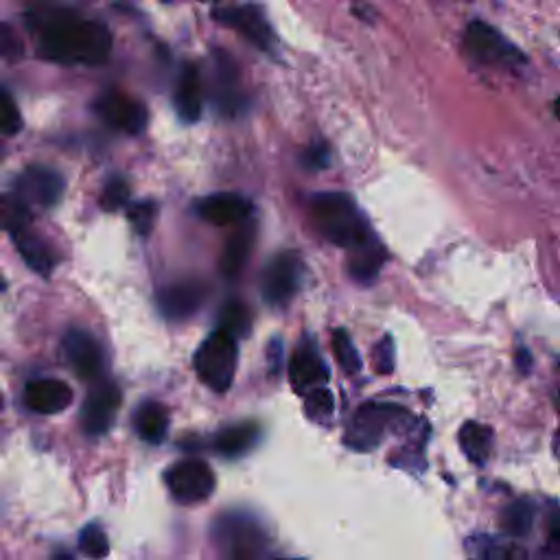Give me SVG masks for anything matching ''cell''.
Wrapping results in <instances>:
<instances>
[{
	"mask_svg": "<svg viewBox=\"0 0 560 560\" xmlns=\"http://www.w3.org/2000/svg\"><path fill=\"white\" fill-rule=\"evenodd\" d=\"M40 58L64 66H97L110 58L112 34L104 23L69 12H40L29 16Z\"/></svg>",
	"mask_w": 560,
	"mask_h": 560,
	"instance_id": "6da1fadb",
	"label": "cell"
},
{
	"mask_svg": "<svg viewBox=\"0 0 560 560\" xmlns=\"http://www.w3.org/2000/svg\"><path fill=\"white\" fill-rule=\"evenodd\" d=\"M309 210L318 232L338 247L353 252L377 239L362 208L346 193H318L312 197Z\"/></svg>",
	"mask_w": 560,
	"mask_h": 560,
	"instance_id": "7a4b0ae2",
	"label": "cell"
},
{
	"mask_svg": "<svg viewBox=\"0 0 560 560\" xmlns=\"http://www.w3.org/2000/svg\"><path fill=\"white\" fill-rule=\"evenodd\" d=\"M416 425V418L410 410L394 403H366L362 405L349 427L344 442L353 451H373L381 445L390 431H407Z\"/></svg>",
	"mask_w": 560,
	"mask_h": 560,
	"instance_id": "3957f363",
	"label": "cell"
},
{
	"mask_svg": "<svg viewBox=\"0 0 560 560\" xmlns=\"http://www.w3.org/2000/svg\"><path fill=\"white\" fill-rule=\"evenodd\" d=\"M239 364V344L236 340L217 329L212 331L195 351L193 366L197 377L212 390V392H226L236 375Z\"/></svg>",
	"mask_w": 560,
	"mask_h": 560,
	"instance_id": "277c9868",
	"label": "cell"
},
{
	"mask_svg": "<svg viewBox=\"0 0 560 560\" xmlns=\"http://www.w3.org/2000/svg\"><path fill=\"white\" fill-rule=\"evenodd\" d=\"M212 534L223 547L228 560H260L267 534L252 514L228 512L215 521Z\"/></svg>",
	"mask_w": 560,
	"mask_h": 560,
	"instance_id": "5b68a950",
	"label": "cell"
},
{
	"mask_svg": "<svg viewBox=\"0 0 560 560\" xmlns=\"http://www.w3.org/2000/svg\"><path fill=\"white\" fill-rule=\"evenodd\" d=\"M464 49L475 62L484 66L514 71L527 64V58L523 56V51L484 21H471L466 25Z\"/></svg>",
	"mask_w": 560,
	"mask_h": 560,
	"instance_id": "8992f818",
	"label": "cell"
},
{
	"mask_svg": "<svg viewBox=\"0 0 560 560\" xmlns=\"http://www.w3.org/2000/svg\"><path fill=\"white\" fill-rule=\"evenodd\" d=\"M305 278V263L299 252H280L263 273V299L271 307H285L299 294Z\"/></svg>",
	"mask_w": 560,
	"mask_h": 560,
	"instance_id": "52a82bcc",
	"label": "cell"
},
{
	"mask_svg": "<svg viewBox=\"0 0 560 560\" xmlns=\"http://www.w3.org/2000/svg\"><path fill=\"white\" fill-rule=\"evenodd\" d=\"M171 497L180 503H199L206 501L217 486L212 468L197 458L175 462L165 475Z\"/></svg>",
	"mask_w": 560,
	"mask_h": 560,
	"instance_id": "ba28073f",
	"label": "cell"
},
{
	"mask_svg": "<svg viewBox=\"0 0 560 560\" xmlns=\"http://www.w3.org/2000/svg\"><path fill=\"white\" fill-rule=\"evenodd\" d=\"M64 191H66L64 175L42 165L27 167L14 184V193L25 204L38 206V208H53L62 199Z\"/></svg>",
	"mask_w": 560,
	"mask_h": 560,
	"instance_id": "9c48e42d",
	"label": "cell"
},
{
	"mask_svg": "<svg viewBox=\"0 0 560 560\" xmlns=\"http://www.w3.org/2000/svg\"><path fill=\"white\" fill-rule=\"evenodd\" d=\"M99 117L114 130L123 132V134H143L145 127H147V121H149V114H147V108L121 93V90H108L99 97V101L95 104Z\"/></svg>",
	"mask_w": 560,
	"mask_h": 560,
	"instance_id": "30bf717a",
	"label": "cell"
},
{
	"mask_svg": "<svg viewBox=\"0 0 560 560\" xmlns=\"http://www.w3.org/2000/svg\"><path fill=\"white\" fill-rule=\"evenodd\" d=\"M121 390L114 381H99L84 401L82 407V427L88 436L99 438L110 431L119 407H121Z\"/></svg>",
	"mask_w": 560,
	"mask_h": 560,
	"instance_id": "8fae6325",
	"label": "cell"
},
{
	"mask_svg": "<svg viewBox=\"0 0 560 560\" xmlns=\"http://www.w3.org/2000/svg\"><path fill=\"white\" fill-rule=\"evenodd\" d=\"M212 19L230 29H236L247 38L254 47L263 51H271L276 45L273 29L265 21V14L254 5H236V8H215Z\"/></svg>",
	"mask_w": 560,
	"mask_h": 560,
	"instance_id": "7c38bea8",
	"label": "cell"
},
{
	"mask_svg": "<svg viewBox=\"0 0 560 560\" xmlns=\"http://www.w3.org/2000/svg\"><path fill=\"white\" fill-rule=\"evenodd\" d=\"M62 351L80 379L99 381L104 377V351L88 331L71 329L62 340Z\"/></svg>",
	"mask_w": 560,
	"mask_h": 560,
	"instance_id": "4fadbf2b",
	"label": "cell"
},
{
	"mask_svg": "<svg viewBox=\"0 0 560 560\" xmlns=\"http://www.w3.org/2000/svg\"><path fill=\"white\" fill-rule=\"evenodd\" d=\"M206 288L199 280H180L158 292V309L167 320H188L206 301Z\"/></svg>",
	"mask_w": 560,
	"mask_h": 560,
	"instance_id": "5bb4252c",
	"label": "cell"
},
{
	"mask_svg": "<svg viewBox=\"0 0 560 560\" xmlns=\"http://www.w3.org/2000/svg\"><path fill=\"white\" fill-rule=\"evenodd\" d=\"M290 379L294 390L301 394L325 388V384L329 381V368L320 357L318 346L309 338L299 344L290 360Z\"/></svg>",
	"mask_w": 560,
	"mask_h": 560,
	"instance_id": "9a60e30c",
	"label": "cell"
},
{
	"mask_svg": "<svg viewBox=\"0 0 560 560\" xmlns=\"http://www.w3.org/2000/svg\"><path fill=\"white\" fill-rule=\"evenodd\" d=\"M197 215L212 226H241L252 215V204L236 193H215L195 204Z\"/></svg>",
	"mask_w": 560,
	"mask_h": 560,
	"instance_id": "2e32d148",
	"label": "cell"
},
{
	"mask_svg": "<svg viewBox=\"0 0 560 560\" xmlns=\"http://www.w3.org/2000/svg\"><path fill=\"white\" fill-rule=\"evenodd\" d=\"M25 403L32 412L51 416L71 407L73 390L60 379H36L25 388Z\"/></svg>",
	"mask_w": 560,
	"mask_h": 560,
	"instance_id": "e0dca14e",
	"label": "cell"
},
{
	"mask_svg": "<svg viewBox=\"0 0 560 560\" xmlns=\"http://www.w3.org/2000/svg\"><path fill=\"white\" fill-rule=\"evenodd\" d=\"M175 110L182 121L195 123L199 121L204 112V90H202V77L195 64H186L178 77L175 95H173Z\"/></svg>",
	"mask_w": 560,
	"mask_h": 560,
	"instance_id": "ac0fdd59",
	"label": "cell"
},
{
	"mask_svg": "<svg viewBox=\"0 0 560 560\" xmlns=\"http://www.w3.org/2000/svg\"><path fill=\"white\" fill-rule=\"evenodd\" d=\"M386 258H388V252L377 236L375 241L349 252V273L353 280H357V283L370 285L381 273Z\"/></svg>",
	"mask_w": 560,
	"mask_h": 560,
	"instance_id": "d6986e66",
	"label": "cell"
},
{
	"mask_svg": "<svg viewBox=\"0 0 560 560\" xmlns=\"http://www.w3.org/2000/svg\"><path fill=\"white\" fill-rule=\"evenodd\" d=\"M254 236H256V230L252 223H241L230 234V239L226 241L221 260H219V269L226 278H234L243 271V267L252 254V247H254Z\"/></svg>",
	"mask_w": 560,
	"mask_h": 560,
	"instance_id": "ffe728a7",
	"label": "cell"
},
{
	"mask_svg": "<svg viewBox=\"0 0 560 560\" xmlns=\"http://www.w3.org/2000/svg\"><path fill=\"white\" fill-rule=\"evenodd\" d=\"M258 436H260V429L256 423H239L221 429L215 436L212 447L223 458H241L258 442Z\"/></svg>",
	"mask_w": 560,
	"mask_h": 560,
	"instance_id": "44dd1931",
	"label": "cell"
},
{
	"mask_svg": "<svg viewBox=\"0 0 560 560\" xmlns=\"http://www.w3.org/2000/svg\"><path fill=\"white\" fill-rule=\"evenodd\" d=\"M14 239V245L19 249V254L23 256V260L38 273V276H45L49 278L58 265L51 247L40 239L36 236L34 232L29 230H23L19 234L12 236Z\"/></svg>",
	"mask_w": 560,
	"mask_h": 560,
	"instance_id": "7402d4cb",
	"label": "cell"
},
{
	"mask_svg": "<svg viewBox=\"0 0 560 560\" xmlns=\"http://www.w3.org/2000/svg\"><path fill=\"white\" fill-rule=\"evenodd\" d=\"M134 429L141 440L160 445L169 431V414L158 401H143L134 412Z\"/></svg>",
	"mask_w": 560,
	"mask_h": 560,
	"instance_id": "603a6c76",
	"label": "cell"
},
{
	"mask_svg": "<svg viewBox=\"0 0 560 560\" xmlns=\"http://www.w3.org/2000/svg\"><path fill=\"white\" fill-rule=\"evenodd\" d=\"M458 442H460L464 455H466L473 464L482 466V464L488 460L490 449H492V431H490L486 425L477 423V421H466V423L460 427Z\"/></svg>",
	"mask_w": 560,
	"mask_h": 560,
	"instance_id": "cb8c5ba5",
	"label": "cell"
},
{
	"mask_svg": "<svg viewBox=\"0 0 560 560\" xmlns=\"http://www.w3.org/2000/svg\"><path fill=\"white\" fill-rule=\"evenodd\" d=\"M215 60H217V82H219V88H217L219 106L228 117H234L241 108V99L236 90V66L223 51H219Z\"/></svg>",
	"mask_w": 560,
	"mask_h": 560,
	"instance_id": "d4e9b609",
	"label": "cell"
},
{
	"mask_svg": "<svg viewBox=\"0 0 560 560\" xmlns=\"http://www.w3.org/2000/svg\"><path fill=\"white\" fill-rule=\"evenodd\" d=\"M32 221H34L32 206L25 204L16 193L0 195V230H5L14 236L23 230H29Z\"/></svg>",
	"mask_w": 560,
	"mask_h": 560,
	"instance_id": "484cf974",
	"label": "cell"
},
{
	"mask_svg": "<svg viewBox=\"0 0 560 560\" xmlns=\"http://www.w3.org/2000/svg\"><path fill=\"white\" fill-rule=\"evenodd\" d=\"M534 523V506L527 499H516L512 501L503 514H501V527L510 536H523L532 529Z\"/></svg>",
	"mask_w": 560,
	"mask_h": 560,
	"instance_id": "4316f807",
	"label": "cell"
},
{
	"mask_svg": "<svg viewBox=\"0 0 560 560\" xmlns=\"http://www.w3.org/2000/svg\"><path fill=\"white\" fill-rule=\"evenodd\" d=\"M219 329L230 333L234 340L236 338H245L252 329V314L249 309L239 303V301H230L221 314H219Z\"/></svg>",
	"mask_w": 560,
	"mask_h": 560,
	"instance_id": "83f0119b",
	"label": "cell"
},
{
	"mask_svg": "<svg viewBox=\"0 0 560 560\" xmlns=\"http://www.w3.org/2000/svg\"><path fill=\"white\" fill-rule=\"evenodd\" d=\"M331 346H333V355H336L338 364L342 366V370L346 375H357L362 370V357H360L351 336L344 329H336L333 331Z\"/></svg>",
	"mask_w": 560,
	"mask_h": 560,
	"instance_id": "f1b7e54d",
	"label": "cell"
},
{
	"mask_svg": "<svg viewBox=\"0 0 560 560\" xmlns=\"http://www.w3.org/2000/svg\"><path fill=\"white\" fill-rule=\"evenodd\" d=\"M127 202H130V184H127V180L121 178V175H112L106 182L104 191H101V197H99L101 208L106 212H114V210L127 206Z\"/></svg>",
	"mask_w": 560,
	"mask_h": 560,
	"instance_id": "f546056e",
	"label": "cell"
},
{
	"mask_svg": "<svg viewBox=\"0 0 560 560\" xmlns=\"http://www.w3.org/2000/svg\"><path fill=\"white\" fill-rule=\"evenodd\" d=\"M127 219L141 236H147V234H151L154 223L158 219V204L151 199L136 202V204L127 206Z\"/></svg>",
	"mask_w": 560,
	"mask_h": 560,
	"instance_id": "4dcf8cb0",
	"label": "cell"
},
{
	"mask_svg": "<svg viewBox=\"0 0 560 560\" xmlns=\"http://www.w3.org/2000/svg\"><path fill=\"white\" fill-rule=\"evenodd\" d=\"M305 412L316 423H327L336 412V399L327 388L312 390L305 399Z\"/></svg>",
	"mask_w": 560,
	"mask_h": 560,
	"instance_id": "1f68e13d",
	"label": "cell"
},
{
	"mask_svg": "<svg viewBox=\"0 0 560 560\" xmlns=\"http://www.w3.org/2000/svg\"><path fill=\"white\" fill-rule=\"evenodd\" d=\"M80 547L90 558H106L110 553V540L97 523H90L80 532Z\"/></svg>",
	"mask_w": 560,
	"mask_h": 560,
	"instance_id": "d6a6232c",
	"label": "cell"
},
{
	"mask_svg": "<svg viewBox=\"0 0 560 560\" xmlns=\"http://www.w3.org/2000/svg\"><path fill=\"white\" fill-rule=\"evenodd\" d=\"M23 130V117L14 99L0 88V134L16 136Z\"/></svg>",
	"mask_w": 560,
	"mask_h": 560,
	"instance_id": "836d02e7",
	"label": "cell"
},
{
	"mask_svg": "<svg viewBox=\"0 0 560 560\" xmlns=\"http://www.w3.org/2000/svg\"><path fill=\"white\" fill-rule=\"evenodd\" d=\"M23 56H25V45L21 36L8 23H0V58L19 62L23 60Z\"/></svg>",
	"mask_w": 560,
	"mask_h": 560,
	"instance_id": "e575fe53",
	"label": "cell"
},
{
	"mask_svg": "<svg viewBox=\"0 0 560 560\" xmlns=\"http://www.w3.org/2000/svg\"><path fill=\"white\" fill-rule=\"evenodd\" d=\"M373 362H375V370L379 375H390L394 370V342H392V338H384L375 346Z\"/></svg>",
	"mask_w": 560,
	"mask_h": 560,
	"instance_id": "d590c367",
	"label": "cell"
},
{
	"mask_svg": "<svg viewBox=\"0 0 560 560\" xmlns=\"http://www.w3.org/2000/svg\"><path fill=\"white\" fill-rule=\"evenodd\" d=\"M305 165L309 169H325L329 167V160H331V154H329V147L325 143H314L307 151H305Z\"/></svg>",
	"mask_w": 560,
	"mask_h": 560,
	"instance_id": "8d00e7d4",
	"label": "cell"
},
{
	"mask_svg": "<svg viewBox=\"0 0 560 560\" xmlns=\"http://www.w3.org/2000/svg\"><path fill=\"white\" fill-rule=\"evenodd\" d=\"M545 551L549 558L560 560V514H556L549 523V534H547V543H545Z\"/></svg>",
	"mask_w": 560,
	"mask_h": 560,
	"instance_id": "74e56055",
	"label": "cell"
},
{
	"mask_svg": "<svg viewBox=\"0 0 560 560\" xmlns=\"http://www.w3.org/2000/svg\"><path fill=\"white\" fill-rule=\"evenodd\" d=\"M516 368L521 375H527L529 368H532V357H529V351L527 349H519L516 353Z\"/></svg>",
	"mask_w": 560,
	"mask_h": 560,
	"instance_id": "f35d334b",
	"label": "cell"
},
{
	"mask_svg": "<svg viewBox=\"0 0 560 560\" xmlns=\"http://www.w3.org/2000/svg\"><path fill=\"white\" fill-rule=\"evenodd\" d=\"M53 560H75V556L69 553V551H58V553L53 556Z\"/></svg>",
	"mask_w": 560,
	"mask_h": 560,
	"instance_id": "ab89813d",
	"label": "cell"
},
{
	"mask_svg": "<svg viewBox=\"0 0 560 560\" xmlns=\"http://www.w3.org/2000/svg\"><path fill=\"white\" fill-rule=\"evenodd\" d=\"M553 112H556V117L560 119V99H556V101H553Z\"/></svg>",
	"mask_w": 560,
	"mask_h": 560,
	"instance_id": "60d3db41",
	"label": "cell"
},
{
	"mask_svg": "<svg viewBox=\"0 0 560 560\" xmlns=\"http://www.w3.org/2000/svg\"><path fill=\"white\" fill-rule=\"evenodd\" d=\"M0 405H3V397H0Z\"/></svg>",
	"mask_w": 560,
	"mask_h": 560,
	"instance_id": "b9f144b4",
	"label": "cell"
}]
</instances>
